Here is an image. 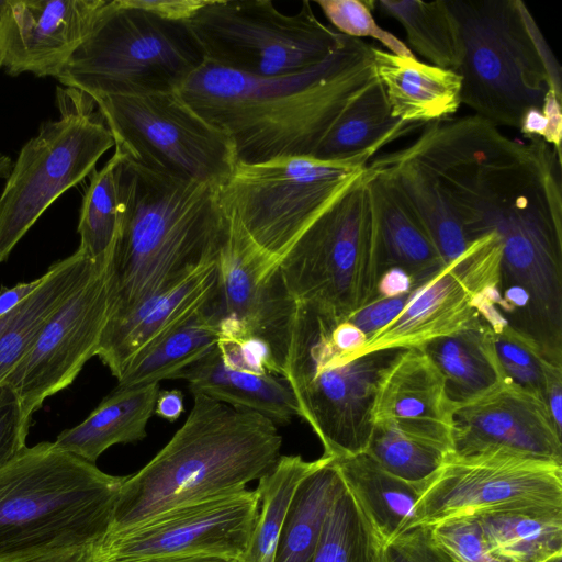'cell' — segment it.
Returning a JSON list of instances; mask_svg holds the SVG:
<instances>
[{"instance_id": "32", "label": "cell", "mask_w": 562, "mask_h": 562, "mask_svg": "<svg viewBox=\"0 0 562 562\" xmlns=\"http://www.w3.org/2000/svg\"><path fill=\"white\" fill-rule=\"evenodd\" d=\"M487 550L506 562H560L562 509L475 516Z\"/></svg>"}, {"instance_id": "14", "label": "cell", "mask_w": 562, "mask_h": 562, "mask_svg": "<svg viewBox=\"0 0 562 562\" xmlns=\"http://www.w3.org/2000/svg\"><path fill=\"white\" fill-rule=\"evenodd\" d=\"M497 233L503 256L496 307L548 360L562 364V209L524 211Z\"/></svg>"}, {"instance_id": "5", "label": "cell", "mask_w": 562, "mask_h": 562, "mask_svg": "<svg viewBox=\"0 0 562 562\" xmlns=\"http://www.w3.org/2000/svg\"><path fill=\"white\" fill-rule=\"evenodd\" d=\"M449 3L464 46L461 103L497 127L519 128L549 90L562 100L561 68L522 1Z\"/></svg>"}, {"instance_id": "19", "label": "cell", "mask_w": 562, "mask_h": 562, "mask_svg": "<svg viewBox=\"0 0 562 562\" xmlns=\"http://www.w3.org/2000/svg\"><path fill=\"white\" fill-rule=\"evenodd\" d=\"M105 0H4L0 68L57 78L89 33Z\"/></svg>"}, {"instance_id": "22", "label": "cell", "mask_w": 562, "mask_h": 562, "mask_svg": "<svg viewBox=\"0 0 562 562\" xmlns=\"http://www.w3.org/2000/svg\"><path fill=\"white\" fill-rule=\"evenodd\" d=\"M376 78L382 83L391 114L405 123L447 119L461 105V76L449 69L391 54L371 46Z\"/></svg>"}, {"instance_id": "45", "label": "cell", "mask_w": 562, "mask_h": 562, "mask_svg": "<svg viewBox=\"0 0 562 562\" xmlns=\"http://www.w3.org/2000/svg\"><path fill=\"white\" fill-rule=\"evenodd\" d=\"M29 429L13 393L0 387V467L26 447Z\"/></svg>"}, {"instance_id": "37", "label": "cell", "mask_w": 562, "mask_h": 562, "mask_svg": "<svg viewBox=\"0 0 562 562\" xmlns=\"http://www.w3.org/2000/svg\"><path fill=\"white\" fill-rule=\"evenodd\" d=\"M331 460L322 456L306 461L301 456H280L274 468L259 480L260 508L247 549L238 562H273L281 528L299 484Z\"/></svg>"}, {"instance_id": "3", "label": "cell", "mask_w": 562, "mask_h": 562, "mask_svg": "<svg viewBox=\"0 0 562 562\" xmlns=\"http://www.w3.org/2000/svg\"><path fill=\"white\" fill-rule=\"evenodd\" d=\"M192 396L183 425L144 468L126 476L110 532L175 508L239 493L277 464L282 445L277 424L203 394Z\"/></svg>"}, {"instance_id": "27", "label": "cell", "mask_w": 562, "mask_h": 562, "mask_svg": "<svg viewBox=\"0 0 562 562\" xmlns=\"http://www.w3.org/2000/svg\"><path fill=\"white\" fill-rule=\"evenodd\" d=\"M160 383L116 386L80 424L61 431L56 446L91 463L110 447L147 436Z\"/></svg>"}, {"instance_id": "10", "label": "cell", "mask_w": 562, "mask_h": 562, "mask_svg": "<svg viewBox=\"0 0 562 562\" xmlns=\"http://www.w3.org/2000/svg\"><path fill=\"white\" fill-rule=\"evenodd\" d=\"M58 120L40 125L20 149L0 195V262L44 212L94 171L113 136L95 102L75 88H57Z\"/></svg>"}, {"instance_id": "2", "label": "cell", "mask_w": 562, "mask_h": 562, "mask_svg": "<svg viewBox=\"0 0 562 562\" xmlns=\"http://www.w3.org/2000/svg\"><path fill=\"white\" fill-rule=\"evenodd\" d=\"M121 156L122 215L109 266V317L218 265L229 237L217 187Z\"/></svg>"}, {"instance_id": "30", "label": "cell", "mask_w": 562, "mask_h": 562, "mask_svg": "<svg viewBox=\"0 0 562 562\" xmlns=\"http://www.w3.org/2000/svg\"><path fill=\"white\" fill-rule=\"evenodd\" d=\"M368 168L392 180L403 192L428 232L445 266L467 249L472 240L428 170L400 150L372 158Z\"/></svg>"}, {"instance_id": "33", "label": "cell", "mask_w": 562, "mask_h": 562, "mask_svg": "<svg viewBox=\"0 0 562 562\" xmlns=\"http://www.w3.org/2000/svg\"><path fill=\"white\" fill-rule=\"evenodd\" d=\"M331 460L303 479L295 490L273 562H312L326 516L345 488Z\"/></svg>"}, {"instance_id": "1", "label": "cell", "mask_w": 562, "mask_h": 562, "mask_svg": "<svg viewBox=\"0 0 562 562\" xmlns=\"http://www.w3.org/2000/svg\"><path fill=\"white\" fill-rule=\"evenodd\" d=\"M375 77L371 46L348 37L322 64L255 77L205 63L176 90L233 142L237 162L314 156L353 99Z\"/></svg>"}, {"instance_id": "20", "label": "cell", "mask_w": 562, "mask_h": 562, "mask_svg": "<svg viewBox=\"0 0 562 562\" xmlns=\"http://www.w3.org/2000/svg\"><path fill=\"white\" fill-rule=\"evenodd\" d=\"M217 280L218 265H214L157 293L127 313L109 317L97 357L116 380L120 379L135 357L211 301Z\"/></svg>"}, {"instance_id": "35", "label": "cell", "mask_w": 562, "mask_h": 562, "mask_svg": "<svg viewBox=\"0 0 562 562\" xmlns=\"http://www.w3.org/2000/svg\"><path fill=\"white\" fill-rule=\"evenodd\" d=\"M414 126L392 116L384 88L375 76L347 106L313 157L345 159L378 143L389 144Z\"/></svg>"}, {"instance_id": "44", "label": "cell", "mask_w": 562, "mask_h": 562, "mask_svg": "<svg viewBox=\"0 0 562 562\" xmlns=\"http://www.w3.org/2000/svg\"><path fill=\"white\" fill-rule=\"evenodd\" d=\"M217 349L223 361L231 367L281 375L271 349L261 340L250 337L220 338Z\"/></svg>"}, {"instance_id": "36", "label": "cell", "mask_w": 562, "mask_h": 562, "mask_svg": "<svg viewBox=\"0 0 562 562\" xmlns=\"http://www.w3.org/2000/svg\"><path fill=\"white\" fill-rule=\"evenodd\" d=\"M375 7L400 22L408 44L430 65L459 69L464 54L463 38L449 1L380 0Z\"/></svg>"}, {"instance_id": "8", "label": "cell", "mask_w": 562, "mask_h": 562, "mask_svg": "<svg viewBox=\"0 0 562 562\" xmlns=\"http://www.w3.org/2000/svg\"><path fill=\"white\" fill-rule=\"evenodd\" d=\"M386 144L378 143L338 160L296 156L237 162L229 179L218 188L221 205L231 226L278 265Z\"/></svg>"}, {"instance_id": "52", "label": "cell", "mask_w": 562, "mask_h": 562, "mask_svg": "<svg viewBox=\"0 0 562 562\" xmlns=\"http://www.w3.org/2000/svg\"><path fill=\"white\" fill-rule=\"evenodd\" d=\"M414 288H416L414 281L405 270L397 267H391L383 270L379 277L376 284V299L408 294Z\"/></svg>"}, {"instance_id": "53", "label": "cell", "mask_w": 562, "mask_h": 562, "mask_svg": "<svg viewBox=\"0 0 562 562\" xmlns=\"http://www.w3.org/2000/svg\"><path fill=\"white\" fill-rule=\"evenodd\" d=\"M183 409V394L181 391L177 389L159 391L155 404L157 416L172 423L181 416Z\"/></svg>"}, {"instance_id": "40", "label": "cell", "mask_w": 562, "mask_h": 562, "mask_svg": "<svg viewBox=\"0 0 562 562\" xmlns=\"http://www.w3.org/2000/svg\"><path fill=\"white\" fill-rule=\"evenodd\" d=\"M491 335L495 355L507 380L543 398L544 369L550 360L538 345L509 325L491 329Z\"/></svg>"}, {"instance_id": "17", "label": "cell", "mask_w": 562, "mask_h": 562, "mask_svg": "<svg viewBox=\"0 0 562 562\" xmlns=\"http://www.w3.org/2000/svg\"><path fill=\"white\" fill-rule=\"evenodd\" d=\"M296 306L278 265L259 254L229 224L228 241L218 261L216 291L204 307L220 338L263 341L283 376Z\"/></svg>"}, {"instance_id": "58", "label": "cell", "mask_w": 562, "mask_h": 562, "mask_svg": "<svg viewBox=\"0 0 562 562\" xmlns=\"http://www.w3.org/2000/svg\"><path fill=\"white\" fill-rule=\"evenodd\" d=\"M3 3H4V0H0V8L2 7Z\"/></svg>"}, {"instance_id": "9", "label": "cell", "mask_w": 562, "mask_h": 562, "mask_svg": "<svg viewBox=\"0 0 562 562\" xmlns=\"http://www.w3.org/2000/svg\"><path fill=\"white\" fill-rule=\"evenodd\" d=\"M370 177L367 166L278 263L297 303L340 321L376 299L380 245Z\"/></svg>"}, {"instance_id": "26", "label": "cell", "mask_w": 562, "mask_h": 562, "mask_svg": "<svg viewBox=\"0 0 562 562\" xmlns=\"http://www.w3.org/2000/svg\"><path fill=\"white\" fill-rule=\"evenodd\" d=\"M178 379L187 381L191 394L261 414L277 425L289 424L299 416L295 396L284 376L231 367L223 361L217 346Z\"/></svg>"}, {"instance_id": "39", "label": "cell", "mask_w": 562, "mask_h": 562, "mask_svg": "<svg viewBox=\"0 0 562 562\" xmlns=\"http://www.w3.org/2000/svg\"><path fill=\"white\" fill-rule=\"evenodd\" d=\"M380 538L349 494L333 503L312 562H382Z\"/></svg>"}, {"instance_id": "13", "label": "cell", "mask_w": 562, "mask_h": 562, "mask_svg": "<svg viewBox=\"0 0 562 562\" xmlns=\"http://www.w3.org/2000/svg\"><path fill=\"white\" fill-rule=\"evenodd\" d=\"M417 486L413 528L464 516L562 509V464L506 450L449 452Z\"/></svg>"}, {"instance_id": "15", "label": "cell", "mask_w": 562, "mask_h": 562, "mask_svg": "<svg viewBox=\"0 0 562 562\" xmlns=\"http://www.w3.org/2000/svg\"><path fill=\"white\" fill-rule=\"evenodd\" d=\"M110 259L49 318L4 381L27 425L42 404L69 386L98 353L110 311Z\"/></svg>"}, {"instance_id": "46", "label": "cell", "mask_w": 562, "mask_h": 562, "mask_svg": "<svg viewBox=\"0 0 562 562\" xmlns=\"http://www.w3.org/2000/svg\"><path fill=\"white\" fill-rule=\"evenodd\" d=\"M409 294L376 299L353 313L348 321L368 337L386 326L401 313Z\"/></svg>"}, {"instance_id": "41", "label": "cell", "mask_w": 562, "mask_h": 562, "mask_svg": "<svg viewBox=\"0 0 562 562\" xmlns=\"http://www.w3.org/2000/svg\"><path fill=\"white\" fill-rule=\"evenodd\" d=\"M338 33L352 37H372L381 42L391 54L415 57L412 50L395 35L381 29L372 14V0H318L315 2Z\"/></svg>"}, {"instance_id": "24", "label": "cell", "mask_w": 562, "mask_h": 562, "mask_svg": "<svg viewBox=\"0 0 562 562\" xmlns=\"http://www.w3.org/2000/svg\"><path fill=\"white\" fill-rule=\"evenodd\" d=\"M453 405L445 380L427 353L403 349L383 372L372 407V422L396 420L451 429Z\"/></svg>"}, {"instance_id": "42", "label": "cell", "mask_w": 562, "mask_h": 562, "mask_svg": "<svg viewBox=\"0 0 562 562\" xmlns=\"http://www.w3.org/2000/svg\"><path fill=\"white\" fill-rule=\"evenodd\" d=\"M435 540L457 562H506L492 554L475 516H464L431 526Z\"/></svg>"}, {"instance_id": "6", "label": "cell", "mask_w": 562, "mask_h": 562, "mask_svg": "<svg viewBox=\"0 0 562 562\" xmlns=\"http://www.w3.org/2000/svg\"><path fill=\"white\" fill-rule=\"evenodd\" d=\"M331 314L297 303L283 376L303 418L321 440L325 457L366 451L372 407L383 372L403 349L373 351L349 359L331 341Z\"/></svg>"}, {"instance_id": "23", "label": "cell", "mask_w": 562, "mask_h": 562, "mask_svg": "<svg viewBox=\"0 0 562 562\" xmlns=\"http://www.w3.org/2000/svg\"><path fill=\"white\" fill-rule=\"evenodd\" d=\"M108 260L94 261L77 249L54 262L31 295L0 318V387L49 318Z\"/></svg>"}, {"instance_id": "29", "label": "cell", "mask_w": 562, "mask_h": 562, "mask_svg": "<svg viewBox=\"0 0 562 562\" xmlns=\"http://www.w3.org/2000/svg\"><path fill=\"white\" fill-rule=\"evenodd\" d=\"M440 371L452 405L476 400L507 380L490 327L476 315L459 331L420 347Z\"/></svg>"}, {"instance_id": "31", "label": "cell", "mask_w": 562, "mask_h": 562, "mask_svg": "<svg viewBox=\"0 0 562 562\" xmlns=\"http://www.w3.org/2000/svg\"><path fill=\"white\" fill-rule=\"evenodd\" d=\"M451 451L450 428L381 420L373 423L364 452L390 474L419 484L439 469Z\"/></svg>"}, {"instance_id": "12", "label": "cell", "mask_w": 562, "mask_h": 562, "mask_svg": "<svg viewBox=\"0 0 562 562\" xmlns=\"http://www.w3.org/2000/svg\"><path fill=\"white\" fill-rule=\"evenodd\" d=\"M115 150L153 171L220 188L237 165L232 139L177 91L92 98Z\"/></svg>"}, {"instance_id": "43", "label": "cell", "mask_w": 562, "mask_h": 562, "mask_svg": "<svg viewBox=\"0 0 562 562\" xmlns=\"http://www.w3.org/2000/svg\"><path fill=\"white\" fill-rule=\"evenodd\" d=\"M382 562H457L432 536L431 527H414L382 547Z\"/></svg>"}, {"instance_id": "51", "label": "cell", "mask_w": 562, "mask_h": 562, "mask_svg": "<svg viewBox=\"0 0 562 562\" xmlns=\"http://www.w3.org/2000/svg\"><path fill=\"white\" fill-rule=\"evenodd\" d=\"M561 102L557 94L552 91H548L543 103H542V113L546 115L548 120V126L546 134L543 136V140L552 146V148L557 151V154L561 155V139H562V110Z\"/></svg>"}, {"instance_id": "11", "label": "cell", "mask_w": 562, "mask_h": 562, "mask_svg": "<svg viewBox=\"0 0 562 562\" xmlns=\"http://www.w3.org/2000/svg\"><path fill=\"white\" fill-rule=\"evenodd\" d=\"M187 24L206 61L255 77L308 70L348 40L321 22L308 1L284 14L271 0H207Z\"/></svg>"}, {"instance_id": "34", "label": "cell", "mask_w": 562, "mask_h": 562, "mask_svg": "<svg viewBox=\"0 0 562 562\" xmlns=\"http://www.w3.org/2000/svg\"><path fill=\"white\" fill-rule=\"evenodd\" d=\"M204 307L135 357L117 379V386L178 379L184 370L212 352L220 335Z\"/></svg>"}, {"instance_id": "56", "label": "cell", "mask_w": 562, "mask_h": 562, "mask_svg": "<svg viewBox=\"0 0 562 562\" xmlns=\"http://www.w3.org/2000/svg\"><path fill=\"white\" fill-rule=\"evenodd\" d=\"M97 555V554H95ZM95 562H238L237 560L221 557H159L135 560H99Z\"/></svg>"}, {"instance_id": "25", "label": "cell", "mask_w": 562, "mask_h": 562, "mask_svg": "<svg viewBox=\"0 0 562 562\" xmlns=\"http://www.w3.org/2000/svg\"><path fill=\"white\" fill-rule=\"evenodd\" d=\"M369 170L381 272L391 267L401 268L417 286L445 267L443 260L403 192L385 176Z\"/></svg>"}, {"instance_id": "48", "label": "cell", "mask_w": 562, "mask_h": 562, "mask_svg": "<svg viewBox=\"0 0 562 562\" xmlns=\"http://www.w3.org/2000/svg\"><path fill=\"white\" fill-rule=\"evenodd\" d=\"M97 546L57 548L0 559V562H95Z\"/></svg>"}, {"instance_id": "21", "label": "cell", "mask_w": 562, "mask_h": 562, "mask_svg": "<svg viewBox=\"0 0 562 562\" xmlns=\"http://www.w3.org/2000/svg\"><path fill=\"white\" fill-rule=\"evenodd\" d=\"M476 315L473 294L453 265H446L413 289L401 313L368 336L355 358L386 349L423 347L459 331Z\"/></svg>"}, {"instance_id": "57", "label": "cell", "mask_w": 562, "mask_h": 562, "mask_svg": "<svg viewBox=\"0 0 562 562\" xmlns=\"http://www.w3.org/2000/svg\"><path fill=\"white\" fill-rule=\"evenodd\" d=\"M13 166L12 159L0 153V178H8Z\"/></svg>"}, {"instance_id": "16", "label": "cell", "mask_w": 562, "mask_h": 562, "mask_svg": "<svg viewBox=\"0 0 562 562\" xmlns=\"http://www.w3.org/2000/svg\"><path fill=\"white\" fill-rule=\"evenodd\" d=\"M259 508L258 493L247 488L175 508L137 526L109 532L97 547V559L201 555L239 561Z\"/></svg>"}, {"instance_id": "28", "label": "cell", "mask_w": 562, "mask_h": 562, "mask_svg": "<svg viewBox=\"0 0 562 562\" xmlns=\"http://www.w3.org/2000/svg\"><path fill=\"white\" fill-rule=\"evenodd\" d=\"M331 463L383 544L413 528L417 484L390 474L366 452Z\"/></svg>"}, {"instance_id": "55", "label": "cell", "mask_w": 562, "mask_h": 562, "mask_svg": "<svg viewBox=\"0 0 562 562\" xmlns=\"http://www.w3.org/2000/svg\"><path fill=\"white\" fill-rule=\"evenodd\" d=\"M548 126V120L541 109H529L522 116L519 131L526 137L543 138Z\"/></svg>"}, {"instance_id": "50", "label": "cell", "mask_w": 562, "mask_h": 562, "mask_svg": "<svg viewBox=\"0 0 562 562\" xmlns=\"http://www.w3.org/2000/svg\"><path fill=\"white\" fill-rule=\"evenodd\" d=\"M330 338L336 348L351 359L367 341L366 334L348 319H336L331 327Z\"/></svg>"}, {"instance_id": "54", "label": "cell", "mask_w": 562, "mask_h": 562, "mask_svg": "<svg viewBox=\"0 0 562 562\" xmlns=\"http://www.w3.org/2000/svg\"><path fill=\"white\" fill-rule=\"evenodd\" d=\"M43 276L29 281L18 283L12 288L4 289L0 292V318L13 311L21 302H23L40 285Z\"/></svg>"}, {"instance_id": "7", "label": "cell", "mask_w": 562, "mask_h": 562, "mask_svg": "<svg viewBox=\"0 0 562 562\" xmlns=\"http://www.w3.org/2000/svg\"><path fill=\"white\" fill-rule=\"evenodd\" d=\"M205 63L189 25L106 1L56 78L90 98L176 91Z\"/></svg>"}, {"instance_id": "38", "label": "cell", "mask_w": 562, "mask_h": 562, "mask_svg": "<svg viewBox=\"0 0 562 562\" xmlns=\"http://www.w3.org/2000/svg\"><path fill=\"white\" fill-rule=\"evenodd\" d=\"M121 161V154L114 150L106 164L92 172L83 195L77 226L78 250L94 261L111 258L117 237L122 215Z\"/></svg>"}, {"instance_id": "4", "label": "cell", "mask_w": 562, "mask_h": 562, "mask_svg": "<svg viewBox=\"0 0 562 562\" xmlns=\"http://www.w3.org/2000/svg\"><path fill=\"white\" fill-rule=\"evenodd\" d=\"M125 479L54 441L26 446L0 467V559L98 546L111 530Z\"/></svg>"}, {"instance_id": "47", "label": "cell", "mask_w": 562, "mask_h": 562, "mask_svg": "<svg viewBox=\"0 0 562 562\" xmlns=\"http://www.w3.org/2000/svg\"><path fill=\"white\" fill-rule=\"evenodd\" d=\"M138 9L173 22L189 20L206 4L207 0H127Z\"/></svg>"}, {"instance_id": "49", "label": "cell", "mask_w": 562, "mask_h": 562, "mask_svg": "<svg viewBox=\"0 0 562 562\" xmlns=\"http://www.w3.org/2000/svg\"><path fill=\"white\" fill-rule=\"evenodd\" d=\"M543 398L558 430L562 432V364L547 362Z\"/></svg>"}, {"instance_id": "18", "label": "cell", "mask_w": 562, "mask_h": 562, "mask_svg": "<svg viewBox=\"0 0 562 562\" xmlns=\"http://www.w3.org/2000/svg\"><path fill=\"white\" fill-rule=\"evenodd\" d=\"M452 453L506 450L562 464V432L544 400L506 381L485 395L454 405Z\"/></svg>"}]
</instances>
